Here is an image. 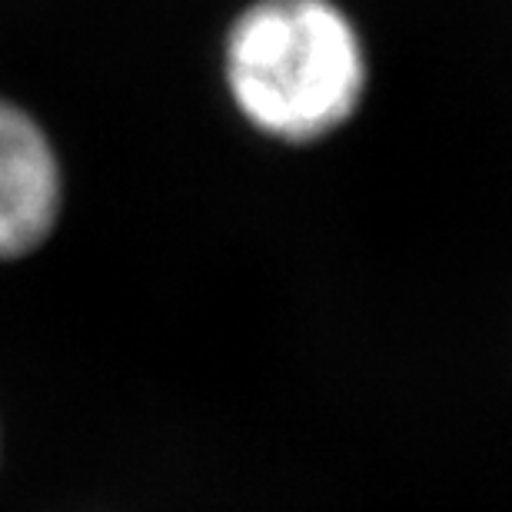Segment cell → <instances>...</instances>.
Listing matches in <instances>:
<instances>
[{
	"instance_id": "6da1fadb",
	"label": "cell",
	"mask_w": 512,
	"mask_h": 512,
	"mask_svg": "<svg viewBox=\"0 0 512 512\" xmlns=\"http://www.w3.org/2000/svg\"><path fill=\"white\" fill-rule=\"evenodd\" d=\"M223 80L256 133L300 147L360 114L373 64L340 0H253L223 40Z\"/></svg>"
},
{
	"instance_id": "7a4b0ae2",
	"label": "cell",
	"mask_w": 512,
	"mask_h": 512,
	"mask_svg": "<svg viewBox=\"0 0 512 512\" xmlns=\"http://www.w3.org/2000/svg\"><path fill=\"white\" fill-rule=\"evenodd\" d=\"M60 213L54 147L24 110L0 100V260H14L50 237Z\"/></svg>"
}]
</instances>
